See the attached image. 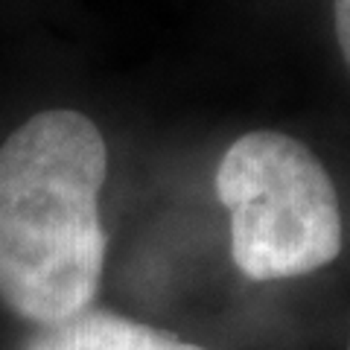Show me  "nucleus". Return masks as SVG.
Segmentation results:
<instances>
[{"instance_id": "obj_1", "label": "nucleus", "mask_w": 350, "mask_h": 350, "mask_svg": "<svg viewBox=\"0 0 350 350\" xmlns=\"http://www.w3.org/2000/svg\"><path fill=\"white\" fill-rule=\"evenodd\" d=\"M108 152L73 108L29 117L0 146V304L38 327L91 310L103 283Z\"/></svg>"}, {"instance_id": "obj_2", "label": "nucleus", "mask_w": 350, "mask_h": 350, "mask_svg": "<svg viewBox=\"0 0 350 350\" xmlns=\"http://www.w3.org/2000/svg\"><path fill=\"white\" fill-rule=\"evenodd\" d=\"M231 213V254L251 280L319 271L342 251V211L330 172L310 146L283 131H248L216 170Z\"/></svg>"}, {"instance_id": "obj_3", "label": "nucleus", "mask_w": 350, "mask_h": 350, "mask_svg": "<svg viewBox=\"0 0 350 350\" xmlns=\"http://www.w3.org/2000/svg\"><path fill=\"white\" fill-rule=\"evenodd\" d=\"M24 350H204L181 336L137 324L108 310H85L68 321L38 327Z\"/></svg>"}, {"instance_id": "obj_4", "label": "nucleus", "mask_w": 350, "mask_h": 350, "mask_svg": "<svg viewBox=\"0 0 350 350\" xmlns=\"http://www.w3.org/2000/svg\"><path fill=\"white\" fill-rule=\"evenodd\" d=\"M333 18H336L338 47H342V56L350 68V0H333Z\"/></svg>"}, {"instance_id": "obj_5", "label": "nucleus", "mask_w": 350, "mask_h": 350, "mask_svg": "<svg viewBox=\"0 0 350 350\" xmlns=\"http://www.w3.org/2000/svg\"><path fill=\"white\" fill-rule=\"evenodd\" d=\"M347 350H350V345H347Z\"/></svg>"}]
</instances>
